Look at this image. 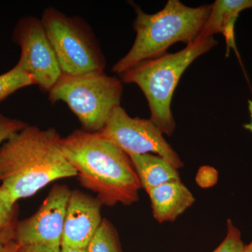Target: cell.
<instances>
[{
    "mask_svg": "<svg viewBox=\"0 0 252 252\" xmlns=\"http://www.w3.org/2000/svg\"><path fill=\"white\" fill-rule=\"evenodd\" d=\"M217 44L213 36L198 37L175 54L142 61L120 74L126 84L138 86L148 101L150 120L162 134L172 135L176 124L171 111L172 96L187 67Z\"/></svg>",
    "mask_w": 252,
    "mask_h": 252,
    "instance_id": "cell-4",
    "label": "cell"
},
{
    "mask_svg": "<svg viewBox=\"0 0 252 252\" xmlns=\"http://www.w3.org/2000/svg\"><path fill=\"white\" fill-rule=\"evenodd\" d=\"M61 252H87L86 248H71V247L61 246Z\"/></svg>",
    "mask_w": 252,
    "mask_h": 252,
    "instance_id": "cell-21",
    "label": "cell"
},
{
    "mask_svg": "<svg viewBox=\"0 0 252 252\" xmlns=\"http://www.w3.org/2000/svg\"><path fill=\"white\" fill-rule=\"evenodd\" d=\"M86 250L87 252H123L117 230L108 220H102Z\"/></svg>",
    "mask_w": 252,
    "mask_h": 252,
    "instance_id": "cell-15",
    "label": "cell"
},
{
    "mask_svg": "<svg viewBox=\"0 0 252 252\" xmlns=\"http://www.w3.org/2000/svg\"><path fill=\"white\" fill-rule=\"evenodd\" d=\"M249 110H250V114H251L252 121L251 123L245 125V128L252 132V100L249 101Z\"/></svg>",
    "mask_w": 252,
    "mask_h": 252,
    "instance_id": "cell-22",
    "label": "cell"
},
{
    "mask_svg": "<svg viewBox=\"0 0 252 252\" xmlns=\"http://www.w3.org/2000/svg\"><path fill=\"white\" fill-rule=\"evenodd\" d=\"M61 247L43 244H29L18 247L16 252H61Z\"/></svg>",
    "mask_w": 252,
    "mask_h": 252,
    "instance_id": "cell-19",
    "label": "cell"
},
{
    "mask_svg": "<svg viewBox=\"0 0 252 252\" xmlns=\"http://www.w3.org/2000/svg\"><path fill=\"white\" fill-rule=\"evenodd\" d=\"M18 247L19 245L16 242L11 241L4 245H0V252H16Z\"/></svg>",
    "mask_w": 252,
    "mask_h": 252,
    "instance_id": "cell-20",
    "label": "cell"
},
{
    "mask_svg": "<svg viewBox=\"0 0 252 252\" xmlns=\"http://www.w3.org/2000/svg\"><path fill=\"white\" fill-rule=\"evenodd\" d=\"M101 206L97 198L80 190L71 192L61 246L86 248L102 222Z\"/></svg>",
    "mask_w": 252,
    "mask_h": 252,
    "instance_id": "cell-10",
    "label": "cell"
},
{
    "mask_svg": "<svg viewBox=\"0 0 252 252\" xmlns=\"http://www.w3.org/2000/svg\"><path fill=\"white\" fill-rule=\"evenodd\" d=\"M227 235L220 246L212 252H243L244 245L240 230L230 220L227 222Z\"/></svg>",
    "mask_w": 252,
    "mask_h": 252,
    "instance_id": "cell-17",
    "label": "cell"
},
{
    "mask_svg": "<svg viewBox=\"0 0 252 252\" xmlns=\"http://www.w3.org/2000/svg\"><path fill=\"white\" fill-rule=\"evenodd\" d=\"M135 10L133 45L112 69L119 75L142 61L166 54L176 43L188 45L196 40L211 12L212 4L189 7L179 0H169L156 14H146L137 6Z\"/></svg>",
    "mask_w": 252,
    "mask_h": 252,
    "instance_id": "cell-3",
    "label": "cell"
},
{
    "mask_svg": "<svg viewBox=\"0 0 252 252\" xmlns=\"http://www.w3.org/2000/svg\"><path fill=\"white\" fill-rule=\"evenodd\" d=\"M71 191L65 185H55L38 211L18 221L14 242L19 246L43 244L61 247L68 201Z\"/></svg>",
    "mask_w": 252,
    "mask_h": 252,
    "instance_id": "cell-9",
    "label": "cell"
},
{
    "mask_svg": "<svg viewBox=\"0 0 252 252\" xmlns=\"http://www.w3.org/2000/svg\"><path fill=\"white\" fill-rule=\"evenodd\" d=\"M26 123L16 119H10L0 114V144L5 142L11 135L27 126Z\"/></svg>",
    "mask_w": 252,
    "mask_h": 252,
    "instance_id": "cell-18",
    "label": "cell"
},
{
    "mask_svg": "<svg viewBox=\"0 0 252 252\" xmlns=\"http://www.w3.org/2000/svg\"><path fill=\"white\" fill-rule=\"evenodd\" d=\"M154 219L158 223L172 222L195 202L191 192L181 181L168 182L147 191Z\"/></svg>",
    "mask_w": 252,
    "mask_h": 252,
    "instance_id": "cell-11",
    "label": "cell"
},
{
    "mask_svg": "<svg viewBox=\"0 0 252 252\" xmlns=\"http://www.w3.org/2000/svg\"><path fill=\"white\" fill-rule=\"evenodd\" d=\"M130 158L142 188L147 192L164 184L181 181L177 169L159 156L145 154Z\"/></svg>",
    "mask_w": 252,
    "mask_h": 252,
    "instance_id": "cell-13",
    "label": "cell"
},
{
    "mask_svg": "<svg viewBox=\"0 0 252 252\" xmlns=\"http://www.w3.org/2000/svg\"><path fill=\"white\" fill-rule=\"evenodd\" d=\"M245 250H250V251H252V242L250 244V245H245Z\"/></svg>",
    "mask_w": 252,
    "mask_h": 252,
    "instance_id": "cell-23",
    "label": "cell"
},
{
    "mask_svg": "<svg viewBox=\"0 0 252 252\" xmlns=\"http://www.w3.org/2000/svg\"><path fill=\"white\" fill-rule=\"evenodd\" d=\"M32 85H36L34 79L16 64L12 69L0 75V102L16 91Z\"/></svg>",
    "mask_w": 252,
    "mask_h": 252,
    "instance_id": "cell-16",
    "label": "cell"
},
{
    "mask_svg": "<svg viewBox=\"0 0 252 252\" xmlns=\"http://www.w3.org/2000/svg\"><path fill=\"white\" fill-rule=\"evenodd\" d=\"M56 129L27 126L0 147L1 187L17 203L32 196L51 182L77 177V170L63 153Z\"/></svg>",
    "mask_w": 252,
    "mask_h": 252,
    "instance_id": "cell-1",
    "label": "cell"
},
{
    "mask_svg": "<svg viewBox=\"0 0 252 252\" xmlns=\"http://www.w3.org/2000/svg\"><path fill=\"white\" fill-rule=\"evenodd\" d=\"M123 91L122 81L104 72L63 74L49 91V98L51 103H66L86 131L99 132L120 106Z\"/></svg>",
    "mask_w": 252,
    "mask_h": 252,
    "instance_id": "cell-5",
    "label": "cell"
},
{
    "mask_svg": "<svg viewBox=\"0 0 252 252\" xmlns=\"http://www.w3.org/2000/svg\"><path fill=\"white\" fill-rule=\"evenodd\" d=\"M252 9V0H217L199 37L208 38L218 33L225 36L227 55L230 48L238 53L235 46L234 28L239 14L243 10Z\"/></svg>",
    "mask_w": 252,
    "mask_h": 252,
    "instance_id": "cell-12",
    "label": "cell"
},
{
    "mask_svg": "<svg viewBox=\"0 0 252 252\" xmlns=\"http://www.w3.org/2000/svg\"><path fill=\"white\" fill-rule=\"evenodd\" d=\"M243 252H252V251H250V250H245V249H244Z\"/></svg>",
    "mask_w": 252,
    "mask_h": 252,
    "instance_id": "cell-24",
    "label": "cell"
},
{
    "mask_svg": "<svg viewBox=\"0 0 252 252\" xmlns=\"http://www.w3.org/2000/svg\"><path fill=\"white\" fill-rule=\"evenodd\" d=\"M13 41L21 50L17 64L33 77L36 85L49 92L63 74L41 19L30 16L19 20Z\"/></svg>",
    "mask_w": 252,
    "mask_h": 252,
    "instance_id": "cell-8",
    "label": "cell"
},
{
    "mask_svg": "<svg viewBox=\"0 0 252 252\" xmlns=\"http://www.w3.org/2000/svg\"><path fill=\"white\" fill-rule=\"evenodd\" d=\"M18 212L17 203L0 186V245L14 241Z\"/></svg>",
    "mask_w": 252,
    "mask_h": 252,
    "instance_id": "cell-14",
    "label": "cell"
},
{
    "mask_svg": "<svg viewBox=\"0 0 252 252\" xmlns=\"http://www.w3.org/2000/svg\"><path fill=\"white\" fill-rule=\"evenodd\" d=\"M61 147L81 186L97 193L102 205L138 200L142 186L130 157L98 132L74 131L61 138Z\"/></svg>",
    "mask_w": 252,
    "mask_h": 252,
    "instance_id": "cell-2",
    "label": "cell"
},
{
    "mask_svg": "<svg viewBox=\"0 0 252 252\" xmlns=\"http://www.w3.org/2000/svg\"><path fill=\"white\" fill-rule=\"evenodd\" d=\"M98 132L129 157L155 154L177 170L183 167L178 154L150 119L130 117L121 106L113 111L108 122Z\"/></svg>",
    "mask_w": 252,
    "mask_h": 252,
    "instance_id": "cell-7",
    "label": "cell"
},
{
    "mask_svg": "<svg viewBox=\"0 0 252 252\" xmlns=\"http://www.w3.org/2000/svg\"><path fill=\"white\" fill-rule=\"evenodd\" d=\"M64 75L104 72L105 60L92 31L82 20L71 18L54 8L41 18Z\"/></svg>",
    "mask_w": 252,
    "mask_h": 252,
    "instance_id": "cell-6",
    "label": "cell"
}]
</instances>
